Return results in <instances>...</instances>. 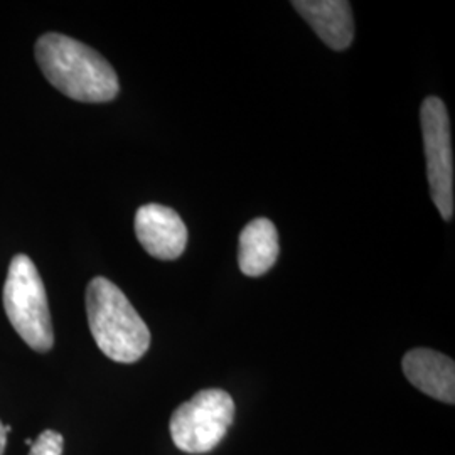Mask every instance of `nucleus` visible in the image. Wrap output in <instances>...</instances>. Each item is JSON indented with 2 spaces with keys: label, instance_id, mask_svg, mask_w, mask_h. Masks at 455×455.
<instances>
[{
  "label": "nucleus",
  "instance_id": "f257e3e1",
  "mask_svg": "<svg viewBox=\"0 0 455 455\" xmlns=\"http://www.w3.org/2000/svg\"><path fill=\"white\" fill-rule=\"evenodd\" d=\"M36 60L48 82L71 100L107 103L118 95L120 84L112 65L95 49L65 34L41 36Z\"/></svg>",
  "mask_w": 455,
  "mask_h": 455
},
{
  "label": "nucleus",
  "instance_id": "f03ea898",
  "mask_svg": "<svg viewBox=\"0 0 455 455\" xmlns=\"http://www.w3.org/2000/svg\"><path fill=\"white\" fill-rule=\"evenodd\" d=\"M86 314L92 336L107 358L132 364L148 351L150 331L127 295L105 276L86 289Z\"/></svg>",
  "mask_w": 455,
  "mask_h": 455
},
{
  "label": "nucleus",
  "instance_id": "7ed1b4c3",
  "mask_svg": "<svg viewBox=\"0 0 455 455\" xmlns=\"http://www.w3.org/2000/svg\"><path fill=\"white\" fill-rule=\"evenodd\" d=\"M4 309L17 334L37 353L54 344L48 295L36 265L28 255L11 261L4 285Z\"/></svg>",
  "mask_w": 455,
  "mask_h": 455
},
{
  "label": "nucleus",
  "instance_id": "20e7f679",
  "mask_svg": "<svg viewBox=\"0 0 455 455\" xmlns=\"http://www.w3.org/2000/svg\"><path fill=\"white\" fill-rule=\"evenodd\" d=\"M235 420V402L220 388H208L174 410L169 430L174 445L186 454H208L225 439Z\"/></svg>",
  "mask_w": 455,
  "mask_h": 455
},
{
  "label": "nucleus",
  "instance_id": "39448f33",
  "mask_svg": "<svg viewBox=\"0 0 455 455\" xmlns=\"http://www.w3.org/2000/svg\"><path fill=\"white\" fill-rule=\"evenodd\" d=\"M420 122L430 196L440 216L451 221L454 216V156L451 120L440 98H425Z\"/></svg>",
  "mask_w": 455,
  "mask_h": 455
},
{
  "label": "nucleus",
  "instance_id": "423d86ee",
  "mask_svg": "<svg viewBox=\"0 0 455 455\" xmlns=\"http://www.w3.org/2000/svg\"><path fill=\"white\" fill-rule=\"evenodd\" d=\"M135 235L157 260H176L188 246V228L180 214L163 204H146L135 214Z\"/></svg>",
  "mask_w": 455,
  "mask_h": 455
},
{
  "label": "nucleus",
  "instance_id": "0eeeda50",
  "mask_svg": "<svg viewBox=\"0 0 455 455\" xmlns=\"http://www.w3.org/2000/svg\"><path fill=\"white\" fill-rule=\"evenodd\" d=\"M403 373L408 381L425 395L454 405L455 363L454 359L439 351L417 347L408 351L402 361Z\"/></svg>",
  "mask_w": 455,
  "mask_h": 455
},
{
  "label": "nucleus",
  "instance_id": "6e6552de",
  "mask_svg": "<svg viewBox=\"0 0 455 455\" xmlns=\"http://www.w3.org/2000/svg\"><path fill=\"white\" fill-rule=\"evenodd\" d=\"M295 11L334 51L349 48L355 39V19L346 0H293Z\"/></svg>",
  "mask_w": 455,
  "mask_h": 455
},
{
  "label": "nucleus",
  "instance_id": "1a4fd4ad",
  "mask_svg": "<svg viewBox=\"0 0 455 455\" xmlns=\"http://www.w3.org/2000/svg\"><path fill=\"white\" fill-rule=\"evenodd\" d=\"M278 231L267 218L250 221L240 233L238 265L246 276L265 275L278 259Z\"/></svg>",
  "mask_w": 455,
  "mask_h": 455
},
{
  "label": "nucleus",
  "instance_id": "9d476101",
  "mask_svg": "<svg viewBox=\"0 0 455 455\" xmlns=\"http://www.w3.org/2000/svg\"><path fill=\"white\" fill-rule=\"evenodd\" d=\"M65 439L56 430H44L31 445L29 455H61Z\"/></svg>",
  "mask_w": 455,
  "mask_h": 455
},
{
  "label": "nucleus",
  "instance_id": "9b49d317",
  "mask_svg": "<svg viewBox=\"0 0 455 455\" xmlns=\"http://www.w3.org/2000/svg\"><path fill=\"white\" fill-rule=\"evenodd\" d=\"M11 432V425H4L0 422V455L5 451V443H7V434Z\"/></svg>",
  "mask_w": 455,
  "mask_h": 455
}]
</instances>
